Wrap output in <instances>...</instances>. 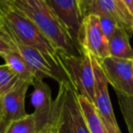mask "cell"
I'll return each instance as SVG.
<instances>
[{
	"label": "cell",
	"instance_id": "1",
	"mask_svg": "<svg viewBox=\"0 0 133 133\" xmlns=\"http://www.w3.org/2000/svg\"><path fill=\"white\" fill-rule=\"evenodd\" d=\"M11 6L34 23L59 50L80 56L82 49L46 0H14Z\"/></svg>",
	"mask_w": 133,
	"mask_h": 133
},
{
	"label": "cell",
	"instance_id": "28",
	"mask_svg": "<svg viewBox=\"0 0 133 133\" xmlns=\"http://www.w3.org/2000/svg\"><path fill=\"white\" fill-rule=\"evenodd\" d=\"M13 1H14V0H13Z\"/></svg>",
	"mask_w": 133,
	"mask_h": 133
},
{
	"label": "cell",
	"instance_id": "6",
	"mask_svg": "<svg viewBox=\"0 0 133 133\" xmlns=\"http://www.w3.org/2000/svg\"><path fill=\"white\" fill-rule=\"evenodd\" d=\"M78 44L81 49L86 50L98 62L109 57V40L101 29L99 17L90 14L84 17L80 29Z\"/></svg>",
	"mask_w": 133,
	"mask_h": 133
},
{
	"label": "cell",
	"instance_id": "8",
	"mask_svg": "<svg viewBox=\"0 0 133 133\" xmlns=\"http://www.w3.org/2000/svg\"><path fill=\"white\" fill-rule=\"evenodd\" d=\"M80 8L83 17L107 14L114 18L119 28L130 35L133 33V16L123 0H82Z\"/></svg>",
	"mask_w": 133,
	"mask_h": 133
},
{
	"label": "cell",
	"instance_id": "26",
	"mask_svg": "<svg viewBox=\"0 0 133 133\" xmlns=\"http://www.w3.org/2000/svg\"><path fill=\"white\" fill-rule=\"evenodd\" d=\"M3 117V103H2V97H0V119H2Z\"/></svg>",
	"mask_w": 133,
	"mask_h": 133
},
{
	"label": "cell",
	"instance_id": "21",
	"mask_svg": "<svg viewBox=\"0 0 133 133\" xmlns=\"http://www.w3.org/2000/svg\"><path fill=\"white\" fill-rule=\"evenodd\" d=\"M8 124H9V123L6 122L5 120L0 119V133H5V131H6Z\"/></svg>",
	"mask_w": 133,
	"mask_h": 133
},
{
	"label": "cell",
	"instance_id": "9",
	"mask_svg": "<svg viewBox=\"0 0 133 133\" xmlns=\"http://www.w3.org/2000/svg\"><path fill=\"white\" fill-rule=\"evenodd\" d=\"M91 59H92L95 74V99L93 104L106 127H110L116 130H120L115 118L112 104L109 98V89H108L109 82L99 63L92 56Z\"/></svg>",
	"mask_w": 133,
	"mask_h": 133
},
{
	"label": "cell",
	"instance_id": "25",
	"mask_svg": "<svg viewBox=\"0 0 133 133\" xmlns=\"http://www.w3.org/2000/svg\"><path fill=\"white\" fill-rule=\"evenodd\" d=\"M4 25V17H3V12L2 8H0V28Z\"/></svg>",
	"mask_w": 133,
	"mask_h": 133
},
{
	"label": "cell",
	"instance_id": "18",
	"mask_svg": "<svg viewBox=\"0 0 133 133\" xmlns=\"http://www.w3.org/2000/svg\"><path fill=\"white\" fill-rule=\"evenodd\" d=\"M120 111L128 127L129 133H133V97L116 93Z\"/></svg>",
	"mask_w": 133,
	"mask_h": 133
},
{
	"label": "cell",
	"instance_id": "27",
	"mask_svg": "<svg viewBox=\"0 0 133 133\" xmlns=\"http://www.w3.org/2000/svg\"><path fill=\"white\" fill-rule=\"evenodd\" d=\"M132 16H133V11H132Z\"/></svg>",
	"mask_w": 133,
	"mask_h": 133
},
{
	"label": "cell",
	"instance_id": "15",
	"mask_svg": "<svg viewBox=\"0 0 133 133\" xmlns=\"http://www.w3.org/2000/svg\"><path fill=\"white\" fill-rule=\"evenodd\" d=\"M78 101L89 133H108L105 124L98 115L94 104L79 93H78Z\"/></svg>",
	"mask_w": 133,
	"mask_h": 133
},
{
	"label": "cell",
	"instance_id": "16",
	"mask_svg": "<svg viewBox=\"0 0 133 133\" xmlns=\"http://www.w3.org/2000/svg\"><path fill=\"white\" fill-rule=\"evenodd\" d=\"M5 133H37L36 120L33 113L10 122Z\"/></svg>",
	"mask_w": 133,
	"mask_h": 133
},
{
	"label": "cell",
	"instance_id": "5",
	"mask_svg": "<svg viewBox=\"0 0 133 133\" xmlns=\"http://www.w3.org/2000/svg\"><path fill=\"white\" fill-rule=\"evenodd\" d=\"M57 58L70 83L80 95L93 103L95 99V74L91 56L82 49L80 56H73L58 50Z\"/></svg>",
	"mask_w": 133,
	"mask_h": 133
},
{
	"label": "cell",
	"instance_id": "19",
	"mask_svg": "<svg viewBox=\"0 0 133 133\" xmlns=\"http://www.w3.org/2000/svg\"><path fill=\"white\" fill-rule=\"evenodd\" d=\"M97 16L99 17L100 26H101V29L103 31L104 35L107 37L108 40H109L113 36V34L115 33L116 29L118 28L116 21L114 20L113 17H111L110 16L107 15V14L101 13Z\"/></svg>",
	"mask_w": 133,
	"mask_h": 133
},
{
	"label": "cell",
	"instance_id": "2",
	"mask_svg": "<svg viewBox=\"0 0 133 133\" xmlns=\"http://www.w3.org/2000/svg\"><path fill=\"white\" fill-rule=\"evenodd\" d=\"M49 122L56 126L58 133H89L78 101V92L70 82L59 83Z\"/></svg>",
	"mask_w": 133,
	"mask_h": 133
},
{
	"label": "cell",
	"instance_id": "3",
	"mask_svg": "<svg viewBox=\"0 0 133 133\" xmlns=\"http://www.w3.org/2000/svg\"><path fill=\"white\" fill-rule=\"evenodd\" d=\"M0 37L8 42L11 49L20 54L26 63L36 71L38 78L43 79L44 78H51L58 83L70 82L66 73L57 60L21 42L5 21L4 25L0 28Z\"/></svg>",
	"mask_w": 133,
	"mask_h": 133
},
{
	"label": "cell",
	"instance_id": "20",
	"mask_svg": "<svg viewBox=\"0 0 133 133\" xmlns=\"http://www.w3.org/2000/svg\"><path fill=\"white\" fill-rule=\"evenodd\" d=\"M38 133H58V132H57V129L56 128V126L53 123H51V122H48L46 127L42 130L39 131Z\"/></svg>",
	"mask_w": 133,
	"mask_h": 133
},
{
	"label": "cell",
	"instance_id": "17",
	"mask_svg": "<svg viewBox=\"0 0 133 133\" xmlns=\"http://www.w3.org/2000/svg\"><path fill=\"white\" fill-rule=\"evenodd\" d=\"M20 79L6 64L0 65V97L11 90Z\"/></svg>",
	"mask_w": 133,
	"mask_h": 133
},
{
	"label": "cell",
	"instance_id": "14",
	"mask_svg": "<svg viewBox=\"0 0 133 133\" xmlns=\"http://www.w3.org/2000/svg\"><path fill=\"white\" fill-rule=\"evenodd\" d=\"M110 56L124 59H133V48L129 44V35L121 28H118L109 40Z\"/></svg>",
	"mask_w": 133,
	"mask_h": 133
},
{
	"label": "cell",
	"instance_id": "13",
	"mask_svg": "<svg viewBox=\"0 0 133 133\" xmlns=\"http://www.w3.org/2000/svg\"><path fill=\"white\" fill-rule=\"evenodd\" d=\"M0 57H3V59L6 61V64L11 68L12 70L19 77L20 79L28 81L31 85H33L34 80L36 78H38L36 71L26 63V61L21 57L20 54H18L15 50L11 49Z\"/></svg>",
	"mask_w": 133,
	"mask_h": 133
},
{
	"label": "cell",
	"instance_id": "24",
	"mask_svg": "<svg viewBox=\"0 0 133 133\" xmlns=\"http://www.w3.org/2000/svg\"><path fill=\"white\" fill-rule=\"evenodd\" d=\"M106 129H107L108 133H121V131L120 130H116V129H112V128H110V127H106Z\"/></svg>",
	"mask_w": 133,
	"mask_h": 133
},
{
	"label": "cell",
	"instance_id": "11",
	"mask_svg": "<svg viewBox=\"0 0 133 133\" xmlns=\"http://www.w3.org/2000/svg\"><path fill=\"white\" fill-rule=\"evenodd\" d=\"M59 18L69 28L75 40L78 43L83 14L78 0H46ZM79 45V44H78Z\"/></svg>",
	"mask_w": 133,
	"mask_h": 133
},
{
	"label": "cell",
	"instance_id": "12",
	"mask_svg": "<svg viewBox=\"0 0 133 133\" xmlns=\"http://www.w3.org/2000/svg\"><path fill=\"white\" fill-rule=\"evenodd\" d=\"M31 84L19 79L16 86L2 97V119L8 123L19 119L28 115L25 109V98Z\"/></svg>",
	"mask_w": 133,
	"mask_h": 133
},
{
	"label": "cell",
	"instance_id": "10",
	"mask_svg": "<svg viewBox=\"0 0 133 133\" xmlns=\"http://www.w3.org/2000/svg\"><path fill=\"white\" fill-rule=\"evenodd\" d=\"M34 90L31 95V103L35 111L33 115L36 120L37 133L42 130L49 122L53 100L51 89L41 78H36L33 82Z\"/></svg>",
	"mask_w": 133,
	"mask_h": 133
},
{
	"label": "cell",
	"instance_id": "7",
	"mask_svg": "<svg viewBox=\"0 0 133 133\" xmlns=\"http://www.w3.org/2000/svg\"><path fill=\"white\" fill-rule=\"evenodd\" d=\"M98 63L116 93L133 97V59L109 56Z\"/></svg>",
	"mask_w": 133,
	"mask_h": 133
},
{
	"label": "cell",
	"instance_id": "4",
	"mask_svg": "<svg viewBox=\"0 0 133 133\" xmlns=\"http://www.w3.org/2000/svg\"><path fill=\"white\" fill-rule=\"evenodd\" d=\"M2 12L5 23L21 42L39 50L59 63L57 58V52L59 49L32 21L17 11L11 4L3 8Z\"/></svg>",
	"mask_w": 133,
	"mask_h": 133
},
{
	"label": "cell",
	"instance_id": "22",
	"mask_svg": "<svg viewBox=\"0 0 133 133\" xmlns=\"http://www.w3.org/2000/svg\"><path fill=\"white\" fill-rule=\"evenodd\" d=\"M123 2L125 3V5L127 6V8H129V10L130 11V13L132 14V11H133V0H123Z\"/></svg>",
	"mask_w": 133,
	"mask_h": 133
},
{
	"label": "cell",
	"instance_id": "23",
	"mask_svg": "<svg viewBox=\"0 0 133 133\" xmlns=\"http://www.w3.org/2000/svg\"><path fill=\"white\" fill-rule=\"evenodd\" d=\"M12 2H13V0H0V8H6V6H9L10 4H12Z\"/></svg>",
	"mask_w": 133,
	"mask_h": 133
}]
</instances>
